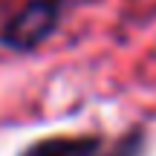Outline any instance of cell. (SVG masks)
Masks as SVG:
<instances>
[{"instance_id":"1","label":"cell","mask_w":156,"mask_h":156,"mask_svg":"<svg viewBox=\"0 0 156 156\" xmlns=\"http://www.w3.org/2000/svg\"><path fill=\"white\" fill-rule=\"evenodd\" d=\"M61 17V3L58 0H29L20 12L6 20L3 35L0 38L12 46V49H35L41 41L52 35Z\"/></svg>"},{"instance_id":"2","label":"cell","mask_w":156,"mask_h":156,"mask_svg":"<svg viewBox=\"0 0 156 156\" xmlns=\"http://www.w3.org/2000/svg\"><path fill=\"white\" fill-rule=\"evenodd\" d=\"M104 142L98 136H52L29 145L20 156H98Z\"/></svg>"},{"instance_id":"3","label":"cell","mask_w":156,"mask_h":156,"mask_svg":"<svg viewBox=\"0 0 156 156\" xmlns=\"http://www.w3.org/2000/svg\"><path fill=\"white\" fill-rule=\"evenodd\" d=\"M142 147H145L142 133H130V136H124L122 142H116L110 151H101L98 156H142Z\"/></svg>"}]
</instances>
